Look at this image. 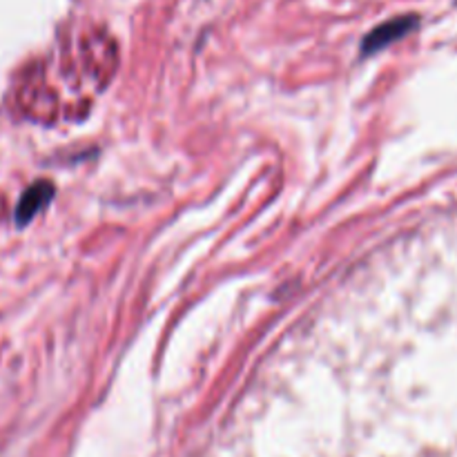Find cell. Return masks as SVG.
Segmentation results:
<instances>
[{
  "instance_id": "6da1fadb",
  "label": "cell",
  "mask_w": 457,
  "mask_h": 457,
  "mask_svg": "<svg viewBox=\"0 0 457 457\" xmlns=\"http://www.w3.org/2000/svg\"><path fill=\"white\" fill-rule=\"evenodd\" d=\"M418 22H420L418 16H397V18H391V21L382 22V25L375 27V29L361 40V54L369 56V54L382 52L384 47H388V45L397 43V40L404 38L406 34H411V31L418 27Z\"/></svg>"
},
{
  "instance_id": "7a4b0ae2",
  "label": "cell",
  "mask_w": 457,
  "mask_h": 457,
  "mask_svg": "<svg viewBox=\"0 0 457 457\" xmlns=\"http://www.w3.org/2000/svg\"><path fill=\"white\" fill-rule=\"evenodd\" d=\"M54 196V186L49 181H38L34 183L31 187H27L25 195L21 196L18 201V208H16V223L18 226H25L29 223L45 205L52 201Z\"/></svg>"
}]
</instances>
